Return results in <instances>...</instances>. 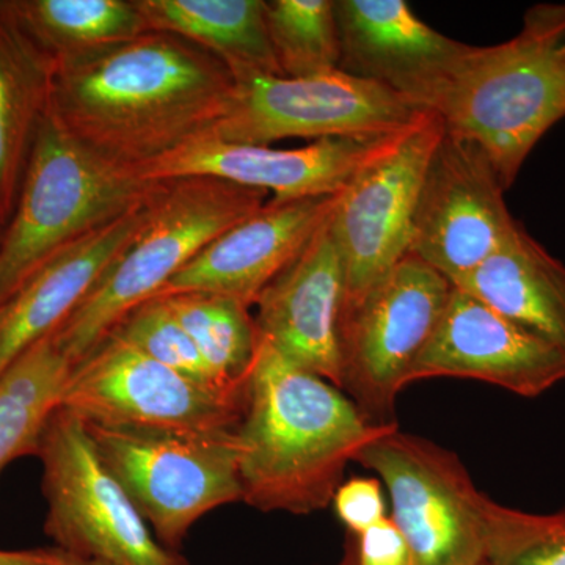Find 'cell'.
<instances>
[{
	"label": "cell",
	"instance_id": "cell-9",
	"mask_svg": "<svg viewBox=\"0 0 565 565\" xmlns=\"http://www.w3.org/2000/svg\"><path fill=\"white\" fill-rule=\"evenodd\" d=\"M353 462L386 487L414 565L484 564V493L456 452L394 426Z\"/></svg>",
	"mask_w": 565,
	"mask_h": 565
},
{
	"label": "cell",
	"instance_id": "cell-31",
	"mask_svg": "<svg viewBox=\"0 0 565 565\" xmlns=\"http://www.w3.org/2000/svg\"><path fill=\"white\" fill-rule=\"evenodd\" d=\"M47 548L7 552L0 550V565H46Z\"/></svg>",
	"mask_w": 565,
	"mask_h": 565
},
{
	"label": "cell",
	"instance_id": "cell-6",
	"mask_svg": "<svg viewBox=\"0 0 565 565\" xmlns=\"http://www.w3.org/2000/svg\"><path fill=\"white\" fill-rule=\"evenodd\" d=\"M452 282L407 253L366 291L344 300L338 321L340 390L377 426L394 422L396 399L444 315Z\"/></svg>",
	"mask_w": 565,
	"mask_h": 565
},
{
	"label": "cell",
	"instance_id": "cell-24",
	"mask_svg": "<svg viewBox=\"0 0 565 565\" xmlns=\"http://www.w3.org/2000/svg\"><path fill=\"white\" fill-rule=\"evenodd\" d=\"M71 367L51 333L0 377V473L18 457L35 455L47 419L61 407Z\"/></svg>",
	"mask_w": 565,
	"mask_h": 565
},
{
	"label": "cell",
	"instance_id": "cell-30",
	"mask_svg": "<svg viewBox=\"0 0 565 565\" xmlns=\"http://www.w3.org/2000/svg\"><path fill=\"white\" fill-rule=\"evenodd\" d=\"M355 565H414L411 548L399 527L386 515L359 535H345Z\"/></svg>",
	"mask_w": 565,
	"mask_h": 565
},
{
	"label": "cell",
	"instance_id": "cell-19",
	"mask_svg": "<svg viewBox=\"0 0 565 565\" xmlns=\"http://www.w3.org/2000/svg\"><path fill=\"white\" fill-rule=\"evenodd\" d=\"M158 196L55 256L11 297L0 310V377L73 315L107 267L150 222Z\"/></svg>",
	"mask_w": 565,
	"mask_h": 565
},
{
	"label": "cell",
	"instance_id": "cell-34",
	"mask_svg": "<svg viewBox=\"0 0 565 565\" xmlns=\"http://www.w3.org/2000/svg\"><path fill=\"white\" fill-rule=\"evenodd\" d=\"M3 230L0 228V239H2Z\"/></svg>",
	"mask_w": 565,
	"mask_h": 565
},
{
	"label": "cell",
	"instance_id": "cell-14",
	"mask_svg": "<svg viewBox=\"0 0 565 565\" xmlns=\"http://www.w3.org/2000/svg\"><path fill=\"white\" fill-rule=\"evenodd\" d=\"M407 129L382 136L316 140L289 150L202 139L145 167L139 174L150 181L217 178L259 189L274 195L270 200L277 203L337 195Z\"/></svg>",
	"mask_w": 565,
	"mask_h": 565
},
{
	"label": "cell",
	"instance_id": "cell-3",
	"mask_svg": "<svg viewBox=\"0 0 565 565\" xmlns=\"http://www.w3.org/2000/svg\"><path fill=\"white\" fill-rule=\"evenodd\" d=\"M433 111L478 143L505 191L539 140L565 117V3L526 11L514 39L468 46Z\"/></svg>",
	"mask_w": 565,
	"mask_h": 565
},
{
	"label": "cell",
	"instance_id": "cell-26",
	"mask_svg": "<svg viewBox=\"0 0 565 565\" xmlns=\"http://www.w3.org/2000/svg\"><path fill=\"white\" fill-rule=\"evenodd\" d=\"M267 35L282 77H310L340 66L334 0H264Z\"/></svg>",
	"mask_w": 565,
	"mask_h": 565
},
{
	"label": "cell",
	"instance_id": "cell-22",
	"mask_svg": "<svg viewBox=\"0 0 565 565\" xmlns=\"http://www.w3.org/2000/svg\"><path fill=\"white\" fill-rule=\"evenodd\" d=\"M150 31L210 51L234 79L281 76L267 35L264 0H136Z\"/></svg>",
	"mask_w": 565,
	"mask_h": 565
},
{
	"label": "cell",
	"instance_id": "cell-28",
	"mask_svg": "<svg viewBox=\"0 0 565 565\" xmlns=\"http://www.w3.org/2000/svg\"><path fill=\"white\" fill-rule=\"evenodd\" d=\"M487 565H565V508L531 514L482 498Z\"/></svg>",
	"mask_w": 565,
	"mask_h": 565
},
{
	"label": "cell",
	"instance_id": "cell-13",
	"mask_svg": "<svg viewBox=\"0 0 565 565\" xmlns=\"http://www.w3.org/2000/svg\"><path fill=\"white\" fill-rule=\"evenodd\" d=\"M444 134L441 118L424 111L388 151L338 193L329 225L343 259L344 300L366 291L411 252L424 173Z\"/></svg>",
	"mask_w": 565,
	"mask_h": 565
},
{
	"label": "cell",
	"instance_id": "cell-4",
	"mask_svg": "<svg viewBox=\"0 0 565 565\" xmlns=\"http://www.w3.org/2000/svg\"><path fill=\"white\" fill-rule=\"evenodd\" d=\"M163 185L104 161L44 115L0 239V310L55 256L147 206Z\"/></svg>",
	"mask_w": 565,
	"mask_h": 565
},
{
	"label": "cell",
	"instance_id": "cell-17",
	"mask_svg": "<svg viewBox=\"0 0 565 565\" xmlns=\"http://www.w3.org/2000/svg\"><path fill=\"white\" fill-rule=\"evenodd\" d=\"M329 218L253 307L263 340L300 370L340 388L337 334L345 281Z\"/></svg>",
	"mask_w": 565,
	"mask_h": 565
},
{
	"label": "cell",
	"instance_id": "cell-21",
	"mask_svg": "<svg viewBox=\"0 0 565 565\" xmlns=\"http://www.w3.org/2000/svg\"><path fill=\"white\" fill-rule=\"evenodd\" d=\"M55 63L0 3V228L9 225L33 140L50 107Z\"/></svg>",
	"mask_w": 565,
	"mask_h": 565
},
{
	"label": "cell",
	"instance_id": "cell-12",
	"mask_svg": "<svg viewBox=\"0 0 565 565\" xmlns=\"http://www.w3.org/2000/svg\"><path fill=\"white\" fill-rule=\"evenodd\" d=\"M504 192L486 151L445 129L424 173L408 253L456 286L519 228Z\"/></svg>",
	"mask_w": 565,
	"mask_h": 565
},
{
	"label": "cell",
	"instance_id": "cell-18",
	"mask_svg": "<svg viewBox=\"0 0 565 565\" xmlns=\"http://www.w3.org/2000/svg\"><path fill=\"white\" fill-rule=\"evenodd\" d=\"M337 195L269 202L218 234L158 296L212 292L253 308L263 289L303 250L327 222ZM156 296V297H158Z\"/></svg>",
	"mask_w": 565,
	"mask_h": 565
},
{
	"label": "cell",
	"instance_id": "cell-1",
	"mask_svg": "<svg viewBox=\"0 0 565 565\" xmlns=\"http://www.w3.org/2000/svg\"><path fill=\"white\" fill-rule=\"evenodd\" d=\"M234 92L232 71L210 51L148 31L55 65L47 114L93 154L139 173L211 137Z\"/></svg>",
	"mask_w": 565,
	"mask_h": 565
},
{
	"label": "cell",
	"instance_id": "cell-23",
	"mask_svg": "<svg viewBox=\"0 0 565 565\" xmlns=\"http://www.w3.org/2000/svg\"><path fill=\"white\" fill-rule=\"evenodd\" d=\"M0 3L55 65L150 31L136 0H0Z\"/></svg>",
	"mask_w": 565,
	"mask_h": 565
},
{
	"label": "cell",
	"instance_id": "cell-7",
	"mask_svg": "<svg viewBox=\"0 0 565 565\" xmlns=\"http://www.w3.org/2000/svg\"><path fill=\"white\" fill-rule=\"evenodd\" d=\"M33 456L43 465L44 531L55 546L117 565H191L156 539L68 408H55Z\"/></svg>",
	"mask_w": 565,
	"mask_h": 565
},
{
	"label": "cell",
	"instance_id": "cell-8",
	"mask_svg": "<svg viewBox=\"0 0 565 565\" xmlns=\"http://www.w3.org/2000/svg\"><path fill=\"white\" fill-rule=\"evenodd\" d=\"M85 427L103 462L167 548L178 552L202 516L243 501L237 430L181 434Z\"/></svg>",
	"mask_w": 565,
	"mask_h": 565
},
{
	"label": "cell",
	"instance_id": "cell-16",
	"mask_svg": "<svg viewBox=\"0 0 565 565\" xmlns=\"http://www.w3.org/2000/svg\"><path fill=\"white\" fill-rule=\"evenodd\" d=\"M340 66L433 110L470 44L419 20L404 0H334Z\"/></svg>",
	"mask_w": 565,
	"mask_h": 565
},
{
	"label": "cell",
	"instance_id": "cell-2",
	"mask_svg": "<svg viewBox=\"0 0 565 565\" xmlns=\"http://www.w3.org/2000/svg\"><path fill=\"white\" fill-rule=\"evenodd\" d=\"M394 426L367 422L348 394L262 338L237 427L244 503L266 514L323 511L348 465Z\"/></svg>",
	"mask_w": 565,
	"mask_h": 565
},
{
	"label": "cell",
	"instance_id": "cell-5",
	"mask_svg": "<svg viewBox=\"0 0 565 565\" xmlns=\"http://www.w3.org/2000/svg\"><path fill=\"white\" fill-rule=\"evenodd\" d=\"M267 202V192L217 178L166 181L150 222L52 332L55 344L71 363L79 362L129 311L158 296L212 239Z\"/></svg>",
	"mask_w": 565,
	"mask_h": 565
},
{
	"label": "cell",
	"instance_id": "cell-20",
	"mask_svg": "<svg viewBox=\"0 0 565 565\" xmlns=\"http://www.w3.org/2000/svg\"><path fill=\"white\" fill-rule=\"evenodd\" d=\"M456 288L565 352V266L522 223Z\"/></svg>",
	"mask_w": 565,
	"mask_h": 565
},
{
	"label": "cell",
	"instance_id": "cell-29",
	"mask_svg": "<svg viewBox=\"0 0 565 565\" xmlns=\"http://www.w3.org/2000/svg\"><path fill=\"white\" fill-rule=\"evenodd\" d=\"M333 511L349 534L359 535L386 516L382 482L377 478H352L338 487Z\"/></svg>",
	"mask_w": 565,
	"mask_h": 565
},
{
	"label": "cell",
	"instance_id": "cell-35",
	"mask_svg": "<svg viewBox=\"0 0 565 565\" xmlns=\"http://www.w3.org/2000/svg\"><path fill=\"white\" fill-rule=\"evenodd\" d=\"M482 565H487V564L484 563V564H482Z\"/></svg>",
	"mask_w": 565,
	"mask_h": 565
},
{
	"label": "cell",
	"instance_id": "cell-32",
	"mask_svg": "<svg viewBox=\"0 0 565 565\" xmlns=\"http://www.w3.org/2000/svg\"><path fill=\"white\" fill-rule=\"evenodd\" d=\"M46 565H117L109 563V561L96 559V557H87L74 555V553L65 552L58 546L47 548V564Z\"/></svg>",
	"mask_w": 565,
	"mask_h": 565
},
{
	"label": "cell",
	"instance_id": "cell-10",
	"mask_svg": "<svg viewBox=\"0 0 565 565\" xmlns=\"http://www.w3.org/2000/svg\"><path fill=\"white\" fill-rule=\"evenodd\" d=\"M61 405L85 424L181 434L236 433L245 407L111 332L73 364Z\"/></svg>",
	"mask_w": 565,
	"mask_h": 565
},
{
	"label": "cell",
	"instance_id": "cell-25",
	"mask_svg": "<svg viewBox=\"0 0 565 565\" xmlns=\"http://www.w3.org/2000/svg\"><path fill=\"white\" fill-rule=\"evenodd\" d=\"M161 297L204 360L226 382L247 390L259 337L252 307L212 292H178Z\"/></svg>",
	"mask_w": 565,
	"mask_h": 565
},
{
	"label": "cell",
	"instance_id": "cell-15",
	"mask_svg": "<svg viewBox=\"0 0 565 565\" xmlns=\"http://www.w3.org/2000/svg\"><path fill=\"white\" fill-rule=\"evenodd\" d=\"M434 377L473 379L537 397L565 381V352L452 286L411 384Z\"/></svg>",
	"mask_w": 565,
	"mask_h": 565
},
{
	"label": "cell",
	"instance_id": "cell-33",
	"mask_svg": "<svg viewBox=\"0 0 565 565\" xmlns=\"http://www.w3.org/2000/svg\"><path fill=\"white\" fill-rule=\"evenodd\" d=\"M333 565H355V561H353L352 548L351 545L348 544V541L344 542L343 556H341V559Z\"/></svg>",
	"mask_w": 565,
	"mask_h": 565
},
{
	"label": "cell",
	"instance_id": "cell-11",
	"mask_svg": "<svg viewBox=\"0 0 565 565\" xmlns=\"http://www.w3.org/2000/svg\"><path fill=\"white\" fill-rule=\"evenodd\" d=\"M426 110L382 85L343 71L310 77L236 81L225 117L207 139L264 145L285 139H337L403 131Z\"/></svg>",
	"mask_w": 565,
	"mask_h": 565
},
{
	"label": "cell",
	"instance_id": "cell-27",
	"mask_svg": "<svg viewBox=\"0 0 565 565\" xmlns=\"http://www.w3.org/2000/svg\"><path fill=\"white\" fill-rule=\"evenodd\" d=\"M110 332L204 388L243 403L247 399V390L237 388L212 370L161 297L134 308Z\"/></svg>",
	"mask_w": 565,
	"mask_h": 565
}]
</instances>
